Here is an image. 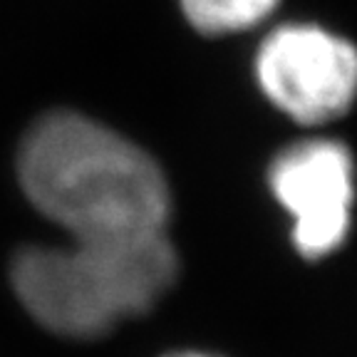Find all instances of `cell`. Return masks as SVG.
I'll return each mask as SVG.
<instances>
[{
    "label": "cell",
    "instance_id": "1",
    "mask_svg": "<svg viewBox=\"0 0 357 357\" xmlns=\"http://www.w3.org/2000/svg\"><path fill=\"white\" fill-rule=\"evenodd\" d=\"M22 189L75 241L162 234L169 189L139 146L87 117L57 112L25 137Z\"/></svg>",
    "mask_w": 357,
    "mask_h": 357
},
{
    "label": "cell",
    "instance_id": "2",
    "mask_svg": "<svg viewBox=\"0 0 357 357\" xmlns=\"http://www.w3.org/2000/svg\"><path fill=\"white\" fill-rule=\"evenodd\" d=\"M178 261L167 236L75 241L25 248L10 280L25 310L62 337L92 340L124 318L151 310L176 280Z\"/></svg>",
    "mask_w": 357,
    "mask_h": 357
},
{
    "label": "cell",
    "instance_id": "3",
    "mask_svg": "<svg viewBox=\"0 0 357 357\" xmlns=\"http://www.w3.org/2000/svg\"><path fill=\"white\" fill-rule=\"evenodd\" d=\"M266 97L288 117L320 124L350 107L357 84L352 45L315 25H285L268 35L256 57Z\"/></svg>",
    "mask_w": 357,
    "mask_h": 357
},
{
    "label": "cell",
    "instance_id": "4",
    "mask_svg": "<svg viewBox=\"0 0 357 357\" xmlns=\"http://www.w3.org/2000/svg\"><path fill=\"white\" fill-rule=\"evenodd\" d=\"M275 199L293 218V243L305 258H323L345 241L352 206V159L330 139L293 144L275 156Z\"/></svg>",
    "mask_w": 357,
    "mask_h": 357
},
{
    "label": "cell",
    "instance_id": "5",
    "mask_svg": "<svg viewBox=\"0 0 357 357\" xmlns=\"http://www.w3.org/2000/svg\"><path fill=\"white\" fill-rule=\"evenodd\" d=\"M278 0H181L186 17L206 35L253 28L275 10Z\"/></svg>",
    "mask_w": 357,
    "mask_h": 357
},
{
    "label": "cell",
    "instance_id": "6",
    "mask_svg": "<svg viewBox=\"0 0 357 357\" xmlns=\"http://www.w3.org/2000/svg\"><path fill=\"white\" fill-rule=\"evenodd\" d=\"M167 357H216V355H206V352H174Z\"/></svg>",
    "mask_w": 357,
    "mask_h": 357
}]
</instances>
